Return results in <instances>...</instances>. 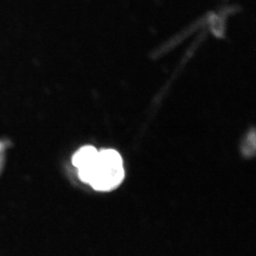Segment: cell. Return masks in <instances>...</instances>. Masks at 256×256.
Here are the masks:
<instances>
[{"label": "cell", "mask_w": 256, "mask_h": 256, "mask_svg": "<svg viewBox=\"0 0 256 256\" xmlns=\"http://www.w3.org/2000/svg\"><path fill=\"white\" fill-rule=\"evenodd\" d=\"M98 154V150L91 146L80 148L72 158L74 164L78 170V176L84 182L88 184L94 163Z\"/></svg>", "instance_id": "cell-2"}, {"label": "cell", "mask_w": 256, "mask_h": 256, "mask_svg": "<svg viewBox=\"0 0 256 256\" xmlns=\"http://www.w3.org/2000/svg\"><path fill=\"white\" fill-rule=\"evenodd\" d=\"M124 175L121 155L116 150L105 149L98 152L88 184L94 190L109 192L121 184Z\"/></svg>", "instance_id": "cell-1"}]
</instances>
